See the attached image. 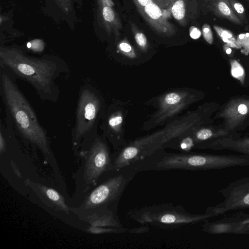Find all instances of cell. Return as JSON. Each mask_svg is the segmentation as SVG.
Listing matches in <instances>:
<instances>
[{
  "instance_id": "14",
  "label": "cell",
  "mask_w": 249,
  "mask_h": 249,
  "mask_svg": "<svg viewBox=\"0 0 249 249\" xmlns=\"http://www.w3.org/2000/svg\"><path fill=\"white\" fill-rule=\"evenodd\" d=\"M196 148L213 150H229L249 156V136L241 137L238 133L197 144Z\"/></svg>"
},
{
  "instance_id": "34",
  "label": "cell",
  "mask_w": 249,
  "mask_h": 249,
  "mask_svg": "<svg viewBox=\"0 0 249 249\" xmlns=\"http://www.w3.org/2000/svg\"><path fill=\"white\" fill-rule=\"evenodd\" d=\"M230 47H231V46L227 44H226L224 46V48L225 50L226 53H228V54L231 53V49L230 48Z\"/></svg>"
},
{
  "instance_id": "13",
  "label": "cell",
  "mask_w": 249,
  "mask_h": 249,
  "mask_svg": "<svg viewBox=\"0 0 249 249\" xmlns=\"http://www.w3.org/2000/svg\"><path fill=\"white\" fill-rule=\"evenodd\" d=\"M201 231L211 234H249V213L238 210L216 221L205 220L201 225Z\"/></svg>"
},
{
  "instance_id": "21",
  "label": "cell",
  "mask_w": 249,
  "mask_h": 249,
  "mask_svg": "<svg viewBox=\"0 0 249 249\" xmlns=\"http://www.w3.org/2000/svg\"><path fill=\"white\" fill-rule=\"evenodd\" d=\"M213 28L217 35L226 44L236 49L240 48L236 39L230 31L216 25H214Z\"/></svg>"
},
{
  "instance_id": "16",
  "label": "cell",
  "mask_w": 249,
  "mask_h": 249,
  "mask_svg": "<svg viewBox=\"0 0 249 249\" xmlns=\"http://www.w3.org/2000/svg\"><path fill=\"white\" fill-rule=\"evenodd\" d=\"M25 184L32 188L40 198H44V201L47 202V205L67 214H70V207L66 204L64 197L56 190L44 184L34 182L29 179L25 181Z\"/></svg>"
},
{
  "instance_id": "32",
  "label": "cell",
  "mask_w": 249,
  "mask_h": 249,
  "mask_svg": "<svg viewBox=\"0 0 249 249\" xmlns=\"http://www.w3.org/2000/svg\"><path fill=\"white\" fill-rule=\"evenodd\" d=\"M149 231V228L148 226L142 225L139 227L129 229L128 232L131 233H143Z\"/></svg>"
},
{
  "instance_id": "23",
  "label": "cell",
  "mask_w": 249,
  "mask_h": 249,
  "mask_svg": "<svg viewBox=\"0 0 249 249\" xmlns=\"http://www.w3.org/2000/svg\"><path fill=\"white\" fill-rule=\"evenodd\" d=\"M230 63L231 75L243 84L245 81V72L243 67L235 59L230 60Z\"/></svg>"
},
{
  "instance_id": "33",
  "label": "cell",
  "mask_w": 249,
  "mask_h": 249,
  "mask_svg": "<svg viewBox=\"0 0 249 249\" xmlns=\"http://www.w3.org/2000/svg\"><path fill=\"white\" fill-rule=\"evenodd\" d=\"M189 35L192 38L196 39L200 37L201 33L197 27L192 26L189 29Z\"/></svg>"
},
{
  "instance_id": "17",
  "label": "cell",
  "mask_w": 249,
  "mask_h": 249,
  "mask_svg": "<svg viewBox=\"0 0 249 249\" xmlns=\"http://www.w3.org/2000/svg\"><path fill=\"white\" fill-rule=\"evenodd\" d=\"M141 14L159 33L167 36L175 33L174 25L167 20L160 8L155 2L146 6Z\"/></svg>"
},
{
  "instance_id": "8",
  "label": "cell",
  "mask_w": 249,
  "mask_h": 249,
  "mask_svg": "<svg viewBox=\"0 0 249 249\" xmlns=\"http://www.w3.org/2000/svg\"><path fill=\"white\" fill-rule=\"evenodd\" d=\"M163 130L127 142L112 153L114 171L141 162L162 149L164 142Z\"/></svg>"
},
{
  "instance_id": "20",
  "label": "cell",
  "mask_w": 249,
  "mask_h": 249,
  "mask_svg": "<svg viewBox=\"0 0 249 249\" xmlns=\"http://www.w3.org/2000/svg\"><path fill=\"white\" fill-rule=\"evenodd\" d=\"M209 7L215 16L226 19L235 24H243L242 21L234 13L229 0H210Z\"/></svg>"
},
{
  "instance_id": "15",
  "label": "cell",
  "mask_w": 249,
  "mask_h": 249,
  "mask_svg": "<svg viewBox=\"0 0 249 249\" xmlns=\"http://www.w3.org/2000/svg\"><path fill=\"white\" fill-rule=\"evenodd\" d=\"M79 218L90 226L108 228H123L117 214V208L99 210L77 215Z\"/></svg>"
},
{
  "instance_id": "28",
  "label": "cell",
  "mask_w": 249,
  "mask_h": 249,
  "mask_svg": "<svg viewBox=\"0 0 249 249\" xmlns=\"http://www.w3.org/2000/svg\"><path fill=\"white\" fill-rule=\"evenodd\" d=\"M202 35L205 41L210 44L213 42V36L210 26L207 24H204L202 28Z\"/></svg>"
},
{
  "instance_id": "10",
  "label": "cell",
  "mask_w": 249,
  "mask_h": 249,
  "mask_svg": "<svg viewBox=\"0 0 249 249\" xmlns=\"http://www.w3.org/2000/svg\"><path fill=\"white\" fill-rule=\"evenodd\" d=\"M224 200L213 206L207 207L206 212L215 216L231 211L249 208V177L237 179L218 191Z\"/></svg>"
},
{
  "instance_id": "5",
  "label": "cell",
  "mask_w": 249,
  "mask_h": 249,
  "mask_svg": "<svg viewBox=\"0 0 249 249\" xmlns=\"http://www.w3.org/2000/svg\"><path fill=\"white\" fill-rule=\"evenodd\" d=\"M126 216L141 225L163 230L192 226L215 216L213 213L206 212L203 213H192L182 206L171 202L131 209Z\"/></svg>"
},
{
  "instance_id": "6",
  "label": "cell",
  "mask_w": 249,
  "mask_h": 249,
  "mask_svg": "<svg viewBox=\"0 0 249 249\" xmlns=\"http://www.w3.org/2000/svg\"><path fill=\"white\" fill-rule=\"evenodd\" d=\"M114 172L115 174L89 191L78 206L71 207L70 211L78 215L117 208L123 193L140 171L134 164Z\"/></svg>"
},
{
  "instance_id": "9",
  "label": "cell",
  "mask_w": 249,
  "mask_h": 249,
  "mask_svg": "<svg viewBox=\"0 0 249 249\" xmlns=\"http://www.w3.org/2000/svg\"><path fill=\"white\" fill-rule=\"evenodd\" d=\"M228 131L238 133L249 126V96L233 97L219 107L214 117Z\"/></svg>"
},
{
  "instance_id": "3",
  "label": "cell",
  "mask_w": 249,
  "mask_h": 249,
  "mask_svg": "<svg viewBox=\"0 0 249 249\" xmlns=\"http://www.w3.org/2000/svg\"><path fill=\"white\" fill-rule=\"evenodd\" d=\"M157 151L142 161V171H199L249 166V156L244 154L219 155L191 152L168 153L164 151L158 155Z\"/></svg>"
},
{
  "instance_id": "1",
  "label": "cell",
  "mask_w": 249,
  "mask_h": 249,
  "mask_svg": "<svg viewBox=\"0 0 249 249\" xmlns=\"http://www.w3.org/2000/svg\"><path fill=\"white\" fill-rule=\"evenodd\" d=\"M0 67L4 68L17 79L27 82L40 99L55 103L59 99L58 78L68 76L67 63L59 57L44 55H30L14 46L0 47Z\"/></svg>"
},
{
  "instance_id": "35",
  "label": "cell",
  "mask_w": 249,
  "mask_h": 249,
  "mask_svg": "<svg viewBox=\"0 0 249 249\" xmlns=\"http://www.w3.org/2000/svg\"><path fill=\"white\" fill-rule=\"evenodd\" d=\"M247 0L249 1V0Z\"/></svg>"
},
{
  "instance_id": "2",
  "label": "cell",
  "mask_w": 249,
  "mask_h": 249,
  "mask_svg": "<svg viewBox=\"0 0 249 249\" xmlns=\"http://www.w3.org/2000/svg\"><path fill=\"white\" fill-rule=\"evenodd\" d=\"M0 95L7 117L25 143L38 148L47 157L53 156L47 132L31 104L20 89L17 79L0 67Z\"/></svg>"
},
{
  "instance_id": "7",
  "label": "cell",
  "mask_w": 249,
  "mask_h": 249,
  "mask_svg": "<svg viewBox=\"0 0 249 249\" xmlns=\"http://www.w3.org/2000/svg\"><path fill=\"white\" fill-rule=\"evenodd\" d=\"M78 156L82 162L76 175V183L82 194L97 185L105 173L113 172L112 153L108 142L98 134L92 140L82 145Z\"/></svg>"
},
{
  "instance_id": "29",
  "label": "cell",
  "mask_w": 249,
  "mask_h": 249,
  "mask_svg": "<svg viewBox=\"0 0 249 249\" xmlns=\"http://www.w3.org/2000/svg\"><path fill=\"white\" fill-rule=\"evenodd\" d=\"M135 39L139 47L142 50H145L147 47V40L145 35L141 32H137Z\"/></svg>"
},
{
  "instance_id": "25",
  "label": "cell",
  "mask_w": 249,
  "mask_h": 249,
  "mask_svg": "<svg viewBox=\"0 0 249 249\" xmlns=\"http://www.w3.org/2000/svg\"><path fill=\"white\" fill-rule=\"evenodd\" d=\"M229 1L236 16L242 22H247L246 11L243 5L237 0H229Z\"/></svg>"
},
{
  "instance_id": "4",
  "label": "cell",
  "mask_w": 249,
  "mask_h": 249,
  "mask_svg": "<svg viewBox=\"0 0 249 249\" xmlns=\"http://www.w3.org/2000/svg\"><path fill=\"white\" fill-rule=\"evenodd\" d=\"M104 99L94 87L86 84L79 91L75 123L71 130L72 149L78 155L80 146L98 133L99 121L105 110Z\"/></svg>"
},
{
  "instance_id": "30",
  "label": "cell",
  "mask_w": 249,
  "mask_h": 249,
  "mask_svg": "<svg viewBox=\"0 0 249 249\" xmlns=\"http://www.w3.org/2000/svg\"><path fill=\"white\" fill-rule=\"evenodd\" d=\"M58 6L66 13L72 10V4L71 0H54Z\"/></svg>"
},
{
  "instance_id": "22",
  "label": "cell",
  "mask_w": 249,
  "mask_h": 249,
  "mask_svg": "<svg viewBox=\"0 0 249 249\" xmlns=\"http://www.w3.org/2000/svg\"><path fill=\"white\" fill-rule=\"evenodd\" d=\"M128 228H108L96 227L90 226H89L86 231L90 233L94 234H101L105 233H122L125 232H128Z\"/></svg>"
},
{
  "instance_id": "36",
  "label": "cell",
  "mask_w": 249,
  "mask_h": 249,
  "mask_svg": "<svg viewBox=\"0 0 249 249\" xmlns=\"http://www.w3.org/2000/svg\"></svg>"
},
{
  "instance_id": "26",
  "label": "cell",
  "mask_w": 249,
  "mask_h": 249,
  "mask_svg": "<svg viewBox=\"0 0 249 249\" xmlns=\"http://www.w3.org/2000/svg\"><path fill=\"white\" fill-rule=\"evenodd\" d=\"M118 49L123 54L130 58H135L136 57L134 50L127 42L124 41L120 42L118 45Z\"/></svg>"
},
{
  "instance_id": "24",
  "label": "cell",
  "mask_w": 249,
  "mask_h": 249,
  "mask_svg": "<svg viewBox=\"0 0 249 249\" xmlns=\"http://www.w3.org/2000/svg\"><path fill=\"white\" fill-rule=\"evenodd\" d=\"M171 12L174 18L178 20H182L185 15V7L183 0H177L173 4Z\"/></svg>"
},
{
  "instance_id": "19",
  "label": "cell",
  "mask_w": 249,
  "mask_h": 249,
  "mask_svg": "<svg viewBox=\"0 0 249 249\" xmlns=\"http://www.w3.org/2000/svg\"><path fill=\"white\" fill-rule=\"evenodd\" d=\"M99 18L107 32H117L121 27L116 13L103 0H97Z\"/></svg>"
},
{
  "instance_id": "27",
  "label": "cell",
  "mask_w": 249,
  "mask_h": 249,
  "mask_svg": "<svg viewBox=\"0 0 249 249\" xmlns=\"http://www.w3.org/2000/svg\"><path fill=\"white\" fill-rule=\"evenodd\" d=\"M236 39L240 48H243L245 52L249 53V33L240 34Z\"/></svg>"
},
{
  "instance_id": "12",
  "label": "cell",
  "mask_w": 249,
  "mask_h": 249,
  "mask_svg": "<svg viewBox=\"0 0 249 249\" xmlns=\"http://www.w3.org/2000/svg\"><path fill=\"white\" fill-rule=\"evenodd\" d=\"M203 94L198 91H175L167 93L160 100L159 110L154 117L159 123L176 114L185 107L199 100Z\"/></svg>"
},
{
  "instance_id": "11",
  "label": "cell",
  "mask_w": 249,
  "mask_h": 249,
  "mask_svg": "<svg viewBox=\"0 0 249 249\" xmlns=\"http://www.w3.org/2000/svg\"><path fill=\"white\" fill-rule=\"evenodd\" d=\"M124 113L120 103L114 102L105 109L101 119L100 127L102 135L111 144L115 151L127 143L124 138Z\"/></svg>"
},
{
  "instance_id": "18",
  "label": "cell",
  "mask_w": 249,
  "mask_h": 249,
  "mask_svg": "<svg viewBox=\"0 0 249 249\" xmlns=\"http://www.w3.org/2000/svg\"><path fill=\"white\" fill-rule=\"evenodd\" d=\"M211 124L200 125L193 128V135L196 147L201 143L221 137L231 136L238 133L228 131L221 124L213 125Z\"/></svg>"
},
{
  "instance_id": "31",
  "label": "cell",
  "mask_w": 249,
  "mask_h": 249,
  "mask_svg": "<svg viewBox=\"0 0 249 249\" xmlns=\"http://www.w3.org/2000/svg\"><path fill=\"white\" fill-rule=\"evenodd\" d=\"M140 12L142 14L144 7L154 1L153 0H133Z\"/></svg>"
}]
</instances>
